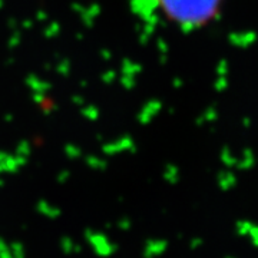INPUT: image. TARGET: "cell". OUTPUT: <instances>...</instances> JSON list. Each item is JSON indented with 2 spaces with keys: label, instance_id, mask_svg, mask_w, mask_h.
<instances>
[{
  "label": "cell",
  "instance_id": "6da1fadb",
  "mask_svg": "<svg viewBox=\"0 0 258 258\" xmlns=\"http://www.w3.org/2000/svg\"><path fill=\"white\" fill-rule=\"evenodd\" d=\"M164 18L182 30H198L215 22L224 0H155Z\"/></svg>",
  "mask_w": 258,
  "mask_h": 258
}]
</instances>
